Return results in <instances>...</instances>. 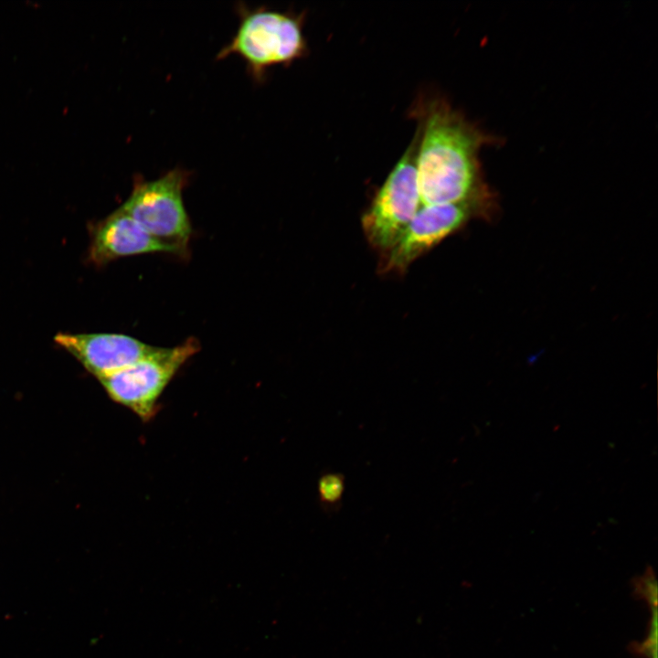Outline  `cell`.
<instances>
[{
    "label": "cell",
    "instance_id": "1",
    "mask_svg": "<svg viewBox=\"0 0 658 658\" xmlns=\"http://www.w3.org/2000/svg\"><path fill=\"white\" fill-rule=\"evenodd\" d=\"M416 112L420 204L453 203L490 193L482 176L479 153L484 145L495 143L496 138L440 98L423 101Z\"/></svg>",
    "mask_w": 658,
    "mask_h": 658
},
{
    "label": "cell",
    "instance_id": "2",
    "mask_svg": "<svg viewBox=\"0 0 658 658\" xmlns=\"http://www.w3.org/2000/svg\"><path fill=\"white\" fill-rule=\"evenodd\" d=\"M237 9V31L217 58L239 54L246 61L249 74L262 80L268 68L291 64L306 54L302 16L243 4Z\"/></svg>",
    "mask_w": 658,
    "mask_h": 658
},
{
    "label": "cell",
    "instance_id": "3",
    "mask_svg": "<svg viewBox=\"0 0 658 658\" xmlns=\"http://www.w3.org/2000/svg\"><path fill=\"white\" fill-rule=\"evenodd\" d=\"M189 173L174 168L154 179L137 177L128 198L120 207L149 235L181 258L189 256L190 218L183 201Z\"/></svg>",
    "mask_w": 658,
    "mask_h": 658
},
{
    "label": "cell",
    "instance_id": "4",
    "mask_svg": "<svg viewBox=\"0 0 658 658\" xmlns=\"http://www.w3.org/2000/svg\"><path fill=\"white\" fill-rule=\"evenodd\" d=\"M496 211L490 192L469 199L421 206L396 243L379 256L380 274H404L419 257L474 218L490 219Z\"/></svg>",
    "mask_w": 658,
    "mask_h": 658
},
{
    "label": "cell",
    "instance_id": "5",
    "mask_svg": "<svg viewBox=\"0 0 658 658\" xmlns=\"http://www.w3.org/2000/svg\"><path fill=\"white\" fill-rule=\"evenodd\" d=\"M199 348L195 337L173 347L155 346L133 364L98 379L112 400L148 421L155 415L158 399L169 382Z\"/></svg>",
    "mask_w": 658,
    "mask_h": 658
},
{
    "label": "cell",
    "instance_id": "6",
    "mask_svg": "<svg viewBox=\"0 0 658 658\" xmlns=\"http://www.w3.org/2000/svg\"><path fill=\"white\" fill-rule=\"evenodd\" d=\"M418 143L417 130L416 137L361 218L366 241L379 256L396 243L420 207L416 164Z\"/></svg>",
    "mask_w": 658,
    "mask_h": 658
},
{
    "label": "cell",
    "instance_id": "7",
    "mask_svg": "<svg viewBox=\"0 0 658 658\" xmlns=\"http://www.w3.org/2000/svg\"><path fill=\"white\" fill-rule=\"evenodd\" d=\"M54 340L97 378L133 364L155 348L122 334L59 333Z\"/></svg>",
    "mask_w": 658,
    "mask_h": 658
},
{
    "label": "cell",
    "instance_id": "8",
    "mask_svg": "<svg viewBox=\"0 0 658 658\" xmlns=\"http://www.w3.org/2000/svg\"><path fill=\"white\" fill-rule=\"evenodd\" d=\"M154 252L171 253L121 207L91 228L89 259L95 265Z\"/></svg>",
    "mask_w": 658,
    "mask_h": 658
},
{
    "label": "cell",
    "instance_id": "9",
    "mask_svg": "<svg viewBox=\"0 0 658 658\" xmlns=\"http://www.w3.org/2000/svg\"><path fill=\"white\" fill-rule=\"evenodd\" d=\"M343 490V479L339 475L327 474L320 480L319 493L324 504H335L340 499Z\"/></svg>",
    "mask_w": 658,
    "mask_h": 658
}]
</instances>
